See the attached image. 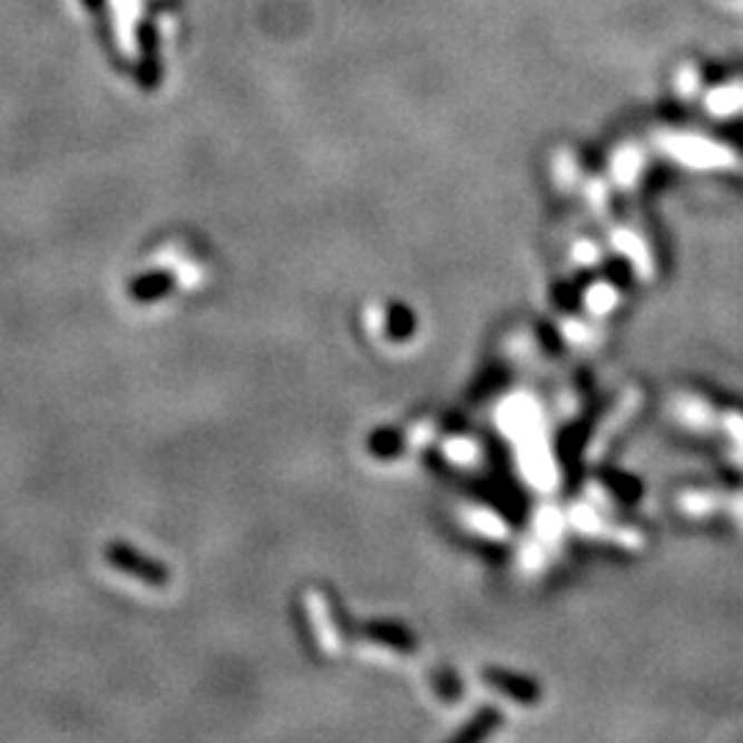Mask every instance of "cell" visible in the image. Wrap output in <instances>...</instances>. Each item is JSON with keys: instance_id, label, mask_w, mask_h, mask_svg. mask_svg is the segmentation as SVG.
<instances>
[{"instance_id": "obj_1", "label": "cell", "mask_w": 743, "mask_h": 743, "mask_svg": "<svg viewBox=\"0 0 743 743\" xmlns=\"http://www.w3.org/2000/svg\"><path fill=\"white\" fill-rule=\"evenodd\" d=\"M108 559L114 561L121 573H130V576H136L138 581L155 584V587H166V584L172 581V576H168L166 567L157 565V561H151V559H144L138 551H130V548H121L119 542L108 548Z\"/></svg>"}]
</instances>
